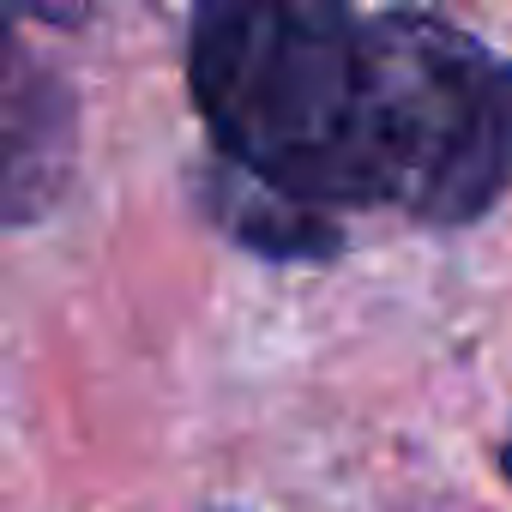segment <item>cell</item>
I'll list each match as a JSON object with an SVG mask.
<instances>
[{"mask_svg":"<svg viewBox=\"0 0 512 512\" xmlns=\"http://www.w3.org/2000/svg\"><path fill=\"white\" fill-rule=\"evenodd\" d=\"M374 43L386 205L422 223L482 217L512 187V55L422 13L374 19Z\"/></svg>","mask_w":512,"mask_h":512,"instance_id":"cell-2","label":"cell"},{"mask_svg":"<svg viewBox=\"0 0 512 512\" xmlns=\"http://www.w3.org/2000/svg\"><path fill=\"white\" fill-rule=\"evenodd\" d=\"M79 103L31 55H0V223H43L73 181Z\"/></svg>","mask_w":512,"mask_h":512,"instance_id":"cell-3","label":"cell"},{"mask_svg":"<svg viewBox=\"0 0 512 512\" xmlns=\"http://www.w3.org/2000/svg\"><path fill=\"white\" fill-rule=\"evenodd\" d=\"M500 476H506V482H512V434H506V440H500Z\"/></svg>","mask_w":512,"mask_h":512,"instance_id":"cell-4","label":"cell"},{"mask_svg":"<svg viewBox=\"0 0 512 512\" xmlns=\"http://www.w3.org/2000/svg\"><path fill=\"white\" fill-rule=\"evenodd\" d=\"M187 85L253 187L302 211L386 205L380 43L350 0H193Z\"/></svg>","mask_w":512,"mask_h":512,"instance_id":"cell-1","label":"cell"}]
</instances>
